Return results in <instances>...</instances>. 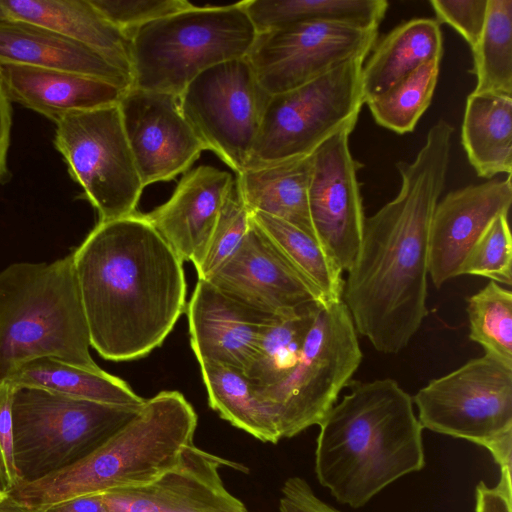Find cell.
<instances>
[{"mask_svg": "<svg viewBox=\"0 0 512 512\" xmlns=\"http://www.w3.org/2000/svg\"><path fill=\"white\" fill-rule=\"evenodd\" d=\"M453 126L438 120L412 162L396 164L397 196L365 219L341 300L357 333L384 354L402 351L427 316L431 218L444 189Z\"/></svg>", "mask_w": 512, "mask_h": 512, "instance_id": "cell-1", "label": "cell"}, {"mask_svg": "<svg viewBox=\"0 0 512 512\" xmlns=\"http://www.w3.org/2000/svg\"><path fill=\"white\" fill-rule=\"evenodd\" d=\"M71 255L91 347L129 361L161 346L187 309L186 280L144 215L98 222Z\"/></svg>", "mask_w": 512, "mask_h": 512, "instance_id": "cell-2", "label": "cell"}, {"mask_svg": "<svg viewBox=\"0 0 512 512\" xmlns=\"http://www.w3.org/2000/svg\"><path fill=\"white\" fill-rule=\"evenodd\" d=\"M319 424L315 474L341 504L360 508L425 466L423 427L394 379L353 381Z\"/></svg>", "mask_w": 512, "mask_h": 512, "instance_id": "cell-3", "label": "cell"}, {"mask_svg": "<svg viewBox=\"0 0 512 512\" xmlns=\"http://www.w3.org/2000/svg\"><path fill=\"white\" fill-rule=\"evenodd\" d=\"M198 417L179 391L145 399L136 415L99 448L77 463L8 494L41 510L63 500L152 482L173 468L193 444Z\"/></svg>", "mask_w": 512, "mask_h": 512, "instance_id": "cell-4", "label": "cell"}, {"mask_svg": "<svg viewBox=\"0 0 512 512\" xmlns=\"http://www.w3.org/2000/svg\"><path fill=\"white\" fill-rule=\"evenodd\" d=\"M72 255L0 271V383L21 365L53 357L96 373Z\"/></svg>", "mask_w": 512, "mask_h": 512, "instance_id": "cell-5", "label": "cell"}, {"mask_svg": "<svg viewBox=\"0 0 512 512\" xmlns=\"http://www.w3.org/2000/svg\"><path fill=\"white\" fill-rule=\"evenodd\" d=\"M257 31L243 2L192 5L130 33L133 88L179 96L199 74L248 55Z\"/></svg>", "mask_w": 512, "mask_h": 512, "instance_id": "cell-6", "label": "cell"}, {"mask_svg": "<svg viewBox=\"0 0 512 512\" xmlns=\"http://www.w3.org/2000/svg\"><path fill=\"white\" fill-rule=\"evenodd\" d=\"M142 405L105 404L16 387L12 426L19 483L34 482L87 457L129 422Z\"/></svg>", "mask_w": 512, "mask_h": 512, "instance_id": "cell-7", "label": "cell"}, {"mask_svg": "<svg viewBox=\"0 0 512 512\" xmlns=\"http://www.w3.org/2000/svg\"><path fill=\"white\" fill-rule=\"evenodd\" d=\"M362 358L357 331L343 301L320 303L293 369L258 396L271 411L280 438H292L319 425Z\"/></svg>", "mask_w": 512, "mask_h": 512, "instance_id": "cell-8", "label": "cell"}, {"mask_svg": "<svg viewBox=\"0 0 512 512\" xmlns=\"http://www.w3.org/2000/svg\"><path fill=\"white\" fill-rule=\"evenodd\" d=\"M366 57L270 95L245 169L312 154L335 133L353 131L364 104L361 73Z\"/></svg>", "mask_w": 512, "mask_h": 512, "instance_id": "cell-9", "label": "cell"}, {"mask_svg": "<svg viewBox=\"0 0 512 512\" xmlns=\"http://www.w3.org/2000/svg\"><path fill=\"white\" fill-rule=\"evenodd\" d=\"M56 124L54 145L99 221L129 216L144 189L117 104L69 113Z\"/></svg>", "mask_w": 512, "mask_h": 512, "instance_id": "cell-10", "label": "cell"}, {"mask_svg": "<svg viewBox=\"0 0 512 512\" xmlns=\"http://www.w3.org/2000/svg\"><path fill=\"white\" fill-rule=\"evenodd\" d=\"M412 399L423 429L487 450L512 438V366L491 355L430 380Z\"/></svg>", "mask_w": 512, "mask_h": 512, "instance_id": "cell-11", "label": "cell"}, {"mask_svg": "<svg viewBox=\"0 0 512 512\" xmlns=\"http://www.w3.org/2000/svg\"><path fill=\"white\" fill-rule=\"evenodd\" d=\"M178 98L182 114L206 150L236 175L245 170L270 98L248 59L208 68Z\"/></svg>", "mask_w": 512, "mask_h": 512, "instance_id": "cell-12", "label": "cell"}, {"mask_svg": "<svg viewBox=\"0 0 512 512\" xmlns=\"http://www.w3.org/2000/svg\"><path fill=\"white\" fill-rule=\"evenodd\" d=\"M378 28L310 21L257 33L246 56L262 88L275 95L306 84L342 63L368 56Z\"/></svg>", "mask_w": 512, "mask_h": 512, "instance_id": "cell-13", "label": "cell"}, {"mask_svg": "<svg viewBox=\"0 0 512 512\" xmlns=\"http://www.w3.org/2000/svg\"><path fill=\"white\" fill-rule=\"evenodd\" d=\"M206 280L231 300L270 319L325 303L252 218L240 246Z\"/></svg>", "mask_w": 512, "mask_h": 512, "instance_id": "cell-14", "label": "cell"}, {"mask_svg": "<svg viewBox=\"0 0 512 512\" xmlns=\"http://www.w3.org/2000/svg\"><path fill=\"white\" fill-rule=\"evenodd\" d=\"M350 129H343L312 153L308 186L311 222L320 245L342 272H348L359 250L365 224L359 164L349 148Z\"/></svg>", "mask_w": 512, "mask_h": 512, "instance_id": "cell-15", "label": "cell"}, {"mask_svg": "<svg viewBox=\"0 0 512 512\" xmlns=\"http://www.w3.org/2000/svg\"><path fill=\"white\" fill-rule=\"evenodd\" d=\"M118 107L143 187L187 172L206 150L174 94L131 87Z\"/></svg>", "mask_w": 512, "mask_h": 512, "instance_id": "cell-16", "label": "cell"}, {"mask_svg": "<svg viewBox=\"0 0 512 512\" xmlns=\"http://www.w3.org/2000/svg\"><path fill=\"white\" fill-rule=\"evenodd\" d=\"M240 465L193 444L178 463L142 486L103 494L107 512H247L224 486L220 469Z\"/></svg>", "mask_w": 512, "mask_h": 512, "instance_id": "cell-17", "label": "cell"}, {"mask_svg": "<svg viewBox=\"0 0 512 512\" xmlns=\"http://www.w3.org/2000/svg\"><path fill=\"white\" fill-rule=\"evenodd\" d=\"M512 203L511 175L451 191L438 201L430 223L428 273L436 288L461 276L471 249Z\"/></svg>", "mask_w": 512, "mask_h": 512, "instance_id": "cell-18", "label": "cell"}, {"mask_svg": "<svg viewBox=\"0 0 512 512\" xmlns=\"http://www.w3.org/2000/svg\"><path fill=\"white\" fill-rule=\"evenodd\" d=\"M234 178L227 171L200 165L185 172L165 203L143 214L179 258L195 269L205 257Z\"/></svg>", "mask_w": 512, "mask_h": 512, "instance_id": "cell-19", "label": "cell"}, {"mask_svg": "<svg viewBox=\"0 0 512 512\" xmlns=\"http://www.w3.org/2000/svg\"><path fill=\"white\" fill-rule=\"evenodd\" d=\"M186 311L190 343L198 362L242 372L255 354L265 325L275 319L250 311L202 279H198Z\"/></svg>", "mask_w": 512, "mask_h": 512, "instance_id": "cell-20", "label": "cell"}, {"mask_svg": "<svg viewBox=\"0 0 512 512\" xmlns=\"http://www.w3.org/2000/svg\"><path fill=\"white\" fill-rule=\"evenodd\" d=\"M0 84L11 103L53 122L72 112L117 104L125 92L94 77L15 64L0 65Z\"/></svg>", "mask_w": 512, "mask_h": 512, "instance_id": "cell-21", "label": "cell"}, {"mask_svg": "<svg viewBox=\"0 0 512 512\" xmlns=\"http://www.w3.org/2000/svg\"><path fill=\"white\" fill-rule=\"evenodd\" d=\"M61 70L109 82L126 91L131 75L93 49L23 21L0 20V65Z\"/></svg>", "mask_w": 512, "mask_h": 512, "instance_id": "cell-22", "label": "cell"}, {"mask_svg": "<svg viewBox=\"0 0 512 512\" xmlns=\"http://www.w3.org/2000/svg\"><path fill=\"white\" fill-rule=\"evenodd\" d=\"M0 20L42 26L83 44L131 75L130 39L90 0H0Z\"/></svg>", "mask_w": 512, "mask_h": 512, "instance_id": "cell-23", "label": "cell"}, {"mask_svg": "<svg viewBox=\"0 0 512 512\" xmlns=\"http://www.w3.org/2000/svg\"><path fill=\"white\" fill-rule=\"evenodd\" d=\"M369 54L361 73L364 104L387 92L426 62L441 60L440 25L430 18L405 21L376 42Z\"/></svg>", "mask_w": 512, "mask_h": 512, "instance_id": "cell-24", "label": "cell"}, {"mask_svg": "<svg viewBox=\"0 0 512 512\" xmlns=\"http://www.w3.org/2000/svg\"><path fill=\"white\" fill-rule=\"evenodd\" d=\"M311 170L309 154L247 168L236 178L250 213L261 212L284 220L317 240L308 206Z\"/></svg>", "mask_w": 512, "mask_h": 512, "instance_id": "cell-25", "label": "cell"}, {"mask_svg": "<svg viewBox=\"0 0 512 512\" xmlns=\"http://www.w3.org/2000/svg\"><path fill=\"white\" fill-rule=\"evenodd\" d=\"M461 142L478 176L512 172V97L472 92L467 97Z\"/></svg>", "mask_w": 512, "mask_h": 512, "instance_id": "cell-26", "label": "cell"}, {"mask_svg": "<svg viewBox=\"0 0 512 512\" xmlns=\"http://www.w3.org/2000/svg\"><path fill=\"white\" fill-rule=\"evenodd\" d=\"M5 382L105 404L140 406L145 401L124 380L106 371L91 372L53 357L24 363Z\"/></svg>", "mask_w": 512, "mask_h": 512, "instance_id": "cell-27", "label": "cell"}, {"mask_svg": "<svg viewBox=\"0 0 512 512\" xmlns=\"http://www.w3.org/2000/svg\"><path fill=\"white\" fill-rule=\"evenodd\" d=\"M243 8L257 33L310 21H333L378 28L386 0H251Z\"/></svg>", "mask_w": 512, "mask_h": 512, "instance_id": "cell-28", "label": "cell"}, {"mask_svg": "<svg viewBox=\"0 0 512 512\" xmlns=\"http://www.w3.org/2000/svg\"><path fill=\"white\" fill-rule=\"evenodd\" d=\"M199 365L211 409L257 440L278 443L281 438L275 419L242 371L209 362Z\"/></svg>", "mask_w": 512, "mask_h": 512, "instance_id": "cell-29", "label": "cell"}, {"mask_svg": "<svg viewBox=\"0 0 512 512\" xmlns=\"http://www.w3.org/2000/svg\"><path fill=\"white\" fill-rule=\"evenodd\" d=\"M320 303L268 322L255 354L243 372L257 397L282 382L295 366Z\"/></svg>", "mask_w": 512, "mask_h": 512, "instance_id": "cell-30", "label": "cell"}, {"mask_svg": "<svg viewBox=\"0 0 512 512\" xmlns=\"http://www.w3.org/2000/svg\"><path fill=\"white\" fill-rule=\"evenodd\" d=\"M251 218L290 263L320 292L325 303L341 300L343 272L314 237L265 213L253 212Z\"/></svg>", "mask_w": 512, "mask_h": 512, "instance_id": "cell-31", "label": "cell"}, {"mask_svg": "<svg viewBox=\"0 0 512 512\" xmlns=\"http://www.w3.org/2000/svg\"><path fill=\"white\" fill-rule=\"evenodd\" d=\"M471 50L473 92L512 97V0H488L482 34Z\"/></svg>", "mask_w": 512, "mask_h": 512, "instance_id": "cell-32", "label": "cell"}, {"mask_svg": "<svg viewBox=\"0 0 512 512\" xmlns=\"http://www.w3.org/2000/svg\"><path fill=\"white\" fill-rule=\"evenodd\" d=\"M440 62H426L387 92L365 103L375 121L399 134L413 131L432 100Z\"/></svg>", "mask_w": 512, "mask_h": 512, "instance_id": "cell-33", "label": "cell"}, {"mask_svg": "<svg viewBox=\"0 0 512 512\" xmlns=\"http://www.w3.org/2000/svg\"><path fill=\"white\" fill-rule=\"evenodd\" d=\"M469 339L485 354L512 366V292L489 281L467 298Z\"/></svg>", "mask_w": 512, "mask_h": 512, "instance_id": "cell-34", "label": "cell"}, {"mask_svg": "<svg viewBox=\"0 0 512 512\" xmlns=\"http://www.w3.org/2000/svg\"><path fill=\"white\" fill-rule=\"evenodd\" d=\"M251 223L237 178L220 209L205 257L196 269L198 279H208L237 250Z\"/></svg>", "mask_w": 512, "mask_h": 512, "instance_id": "cell-35", "label": "cell"}, {"mask_svg": "<svg viewBox=\"0 0 512 512\" xmlns=\"http://www.w3.org/2000/svg\"><path fill=\"white\" fill-rule=\"evenodd\" d=\"M461 275L488 278L498 284H512V237L508 214L498 216L484 231L468 254Z\"/></svg>", "mask_w": 512, "mask_h": 512, "instance_id": "cell-36", "label": "cell"}, {"mask_svg": "<svg viewBox=\"0 0 512 512\" xmlns=\"http://www.w3.org/2000/svg\"><path fill=\"white\" fill-rule=\"evenodd\" d=\"M113 26L129 37L135 29L192 6L184 0H90Z\"/></svg>", "mask_w": 512, "mask_h": 512, "instance_id": "cell-37", "label": "cell"}, {"mask_svg": "<svg viewBox=\"0 0 512 512\" xmlns=\"http://www.w3.org/2000/svg\"><path fill=\"white\" fill-rule=\"evenodd\" d=\"M488 0H430L437 22L453 27L473 48L484 28Z\"/></svg>", "mask_w": 512, "mask_h": 512, "instance_id": "cell-38", "label": "cell"}, {"mask_svg": "<svg viewBox=\"0 0 512 512\" xmlns=\"http://www.w3.org/2000/svg\"><path fill=\"white\" fill-rule=\"evenodd\" d=\"M15 388L8 382L0 383V474L6 492L19 483L13 455L12 399Z\"/></svg>", "mask_w": 512, "mask_h": 512, "instance_id": "cell-39", "label": "cell"}, {"mask_svg": "<svg viewBox=\"0 0 512 512\" xmlns=\"http://www.w3.org/2000/svg\"><path fill=\"white\" fill-rule=\"evenodd\" d=\"M279 512H340L316 496L308 482L298 476L288 478L282 488Z\"/></svg>", "mask_w": 512, "mask_h": 512, "instance_id": "cell-40", "label": "cell"}, {"mask_svg": "<svg viewBox=\"0 0 512 512\" xmlns=\"http://www.w3.org/2000/svg\"><path fill=\"white\" fill-rule=\"evenodd\" d=\"M12 125V106L0 84V184L9 179L7 165L10 132Z\"/></svg>", "mask_w": 512, "mask_h": 512, "instance_id": "cell-41", "label": "cell"}, {"mask_svg": "<svg viewBox=\"0 0 512 512\" xmlns=\"http://www.w3.org/2000/svg\"><path fill=\"white\" fill-rule=\"evenodd\" d=\"M41 512H107L103 494H86L48 505Z\"/></svg>", "mask_w": 512, "mask_h": 512, "instance_id": "cell-42", "label": "cell"}, {"mask_svg": "<svg viewBox=\"0 0 512 512\" xmlns=\"http://www.w3.org/2000/svg\"><path fill=\"white\" fill-rule=\"evenodd\" d=\"M0 512H41L16 501L7 492L0 494Z\"/></svg>", "mask_w": 512, "mask_h": 512, "instance_id": "cell-43", "label": "cell"}, {"mask_svg": "<svg viewBox=\"0 0 512 512\" xmlns=\"http://www.w3.org/2000/svg\"><path fill=\"white\" fill-rule=\"evenodd\" d=\"M5 489H4V486H3V483H2V479H1V474H0V494L1 493H5Z\"/></svg>", "mask_w": 512, "mask_h": 512, "instance_id": "cell-44", "label": "cell"}]
</instances>
